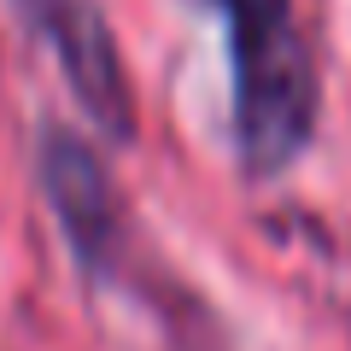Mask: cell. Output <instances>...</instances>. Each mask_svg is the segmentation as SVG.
<instances>
[{
  "label": "cell",
  "mask_w": 351,
  "mask_h": 351,
  "mask_svg": "<svg viewBox=\"0 0 351 351\" xmlns=\"http://www.w3.org/2000/svg\"><path fill=\"white\" fill-rule=\"evenodd\" d=\"M234 53V141L252 176H276L316 129V64L293 0H217Z\"/></svg>",
  "instance_id": "cell-1"
},
{
  "label": "cell",
  "mask_w": 351,
  "mask_h": 351,
  "mask_svg": "<svg viewBox=\"0 0 351 351\" xmlns=\"http://www.w3.org/2000/svg\"><path fill=\"white\" fill-rule=\"evenodd\" d=\"M47 193L59 205L71 246L94 263L106 252V240H112V188H106V170L94 164V152L82 141L47 135Z\"/></svg>",
  "instance_id": "cell-2"
},
{
  "label": "cell",
  "mask_w": 351,
  "mask_h": 351,
  "mask_svg": "<svg viewBox=\"0 0 351 351\" xmlns=\"http://www.w3.org/2000/svg\"><path fill=\"white\" fill-rule=\"evenodd\" d=\"M59 47H64L76 94L94 106V117L112 123L117 135H129V94H123V71H117V47L94 24V12H82V6L59 12Z\"/></svg>",
  "instance_id": "cell-3"
}]
</instances>
